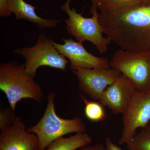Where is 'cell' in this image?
I'll return each instance as SVG.
<instances>
[{
    "label": "cell",
    "instance_id": "cell-1",
    "mask_svg": "<svg viewBox=\"0 0 150 150\" xmlns=\"http://www.w3.org/2000/svg\"><path fill=\"white\" fill-rule=\"evenodd\" d=\"M106 37L123 50H150V6H139L113 13H99Z\"/></svg>",
    "mask_w": 150,
    "mask_h": 150
},
{
    "label": "cell",
    "instance_id": "cell-2",
    "mask_svg": "<svg viewBox=\"0 0 150 150\" xmlns=\"http://www.w3.org/2000/svg\"><path fill=\"white\" fill-rule=\"evenodd\" d=\"M56 93L50 92L47 94V104L41 119L35 125L27 128L29 133L36 135L38 139V150H46L55 140L71 133H85V123L79 116L71 119L59 117L55 110Z\"/></svg>",
    "mask_w": 150,
    "mask_h": 150
},
{
    "label": "cell",
    "instance_id": "cell-3",
    "mask_svg": "<svg viewBox=\"0 0 150 150\" xmlns=\"http://www.w3.org/2000/svg\"><path fill=\"white\" fill-rule=\"evenodd\" d=\"M0 89L15 110L18 103L22 100L29 98L37 103L43 100V91L40 84L26 74L24 64L16 61L0 65Z\"/></svg>",
    "mask_w": 150,
    "mask_h": 150
},
{
    "label": "cell",
    "instance_id": "cell-4",
    "mask_svg": "<svg viewBox=\"0 0 150 150\" xmlns=\"http://www.w3.org/2000/svg\"><path fill=\"white\" fill-rule=\"evenodd\" d=\"M71 1L67 0L61 6L62 10L65 12L69 17L65 21L68 33L74 36L78 42L83 43L84 41H89L100 54L106 53L111 41L108 38L103 36L98 9L90 8L92 16L87 18L83 16L82 13H79L76 9L71 8Z\"/></svg>",
    "mask_w": 150,
    "mask_h": 150
},
{
    "label": "cell",
    "instance_id": "cell-5",
    "mask_svg": "<svg viewBox=\"0 0 150 150\" xmlns=\"http://www.w3.org/2000/svg\"><path fill=\"white\" fill-rule=\"evenodd\" d=\"M110 66L131 81L137 90L150 91V50L135 51L120 49L113 54Z\"/></svg>",
    "mask_w": 150,
    "mask_h": 150
},
{
    "label": "cell",
    "instance_id": "cell-6",
    "mask_svg": "<svg viewBox=\"0 0 150 150\" xmlns=\"http://www.w3.org/2000/svg\"><path fill=\"white\" fill-rule=\"evenodd\" d=\"M14 52L25 59V71L33 79L40 67L46 66L65 71L67 64L70 63L64 56L57 51L51 43L50 37L43 33L38 35L34 46L17 48Z\"/></svg>",
    "mask_w": 150,
    "mask_h": 150
},
{
    "label": "cell",
    "instance_id": "cell-7",
    "mask_svg": "<svg viewBox=\"0 0 150 150\" xmlns=\"http://www.w3.org/2000/svg\"><path fill=\"white\" fill-rule=\"evenodd\" d=\"M150 121V91L135 90L123 114V128L118 144H126L136 135L138 129Z\"/></svg>",
    "mask_w": 150,
    "mask_h": 150
},
{
    "label": "cell",
    "instance_id": "cell-8",
    "mask_svg": "<svg viewBox=\"0 0 150 150\" xmlns=\"http://www.w3.org/2000/svg\"><path fill=\"white\" fill-rule=\"evenodd\" d=\"M78 81L79 88L92 99L99 100L103 93L121 75L113 68L72 69Z\"/></svg>",
    "mask_w": 150,
    "mask_h": 150
},
{
    "label": "cell",
    "instance_id": "cell-9",
    "mask_svg": "<svg viewBox=\"0 0 150 150\" xmlns=\"http://www.w3.org/2000/svg\"><path fill=\"white\" fill-rule=\"evenodd\" d=\"M51 43L57 51L70 61V67L77 69H109L110 62L106 58L94 56L88 52L83 43L72 38H62L63 44L56 43L50 37Z\"/></svg>",
    "mask_w": 150,
    "mask_h": 150
},
{
    "label": "cell",
    "instance_id": "cell-10",
    "mask_svg": "<svg viewBox=\"0 0 150 150\" xmlns=\"http://www.w3.org/2000/svg\"><path fill=\"white\" fill-rule=\"evenodd\" d=\"M136 88L133 83L121 74L120 77L109 86L99 100L114 114H123L130 103Z\"/></svg>",
    "mask_w": 150,
    "mask_h": 150
},
{
    "label": "cell",
    "instance_id": "cell-11",
    "mask_svg": "<svg viewBox=\"0 0 150 150\" xmlns=\"http://www.w3.org/2000/svg\"><path fill=\"white\" fill-rule=\"evenodd\" d=\"M1 131L0 150H38L37 136L28 131L18 116L11 127Z\"/></svg>",
    "mask_w": 150,
    "mask_h": 150
},
{
    "label": "cell",
    "instance_id": "cell-12",
    "mask_svg": "<svg viewBox=\"0 0 150 150\" xmlns=\"http://www.w3.org/2000/svg\"><path fill=\"white\" fill-rule=\"evenodd\" d=\"M7 6L11 13L15 15L16 20H27L36 24L39 30L55 27L60 21L56 19H46L38 16L35 13L36 8L24 0H8Z\"/></svg>",
    "mask_w": 150,
    "mask_h": 150
},
{
    "label": "cell",
    "instance_id": "cell-13",
    "mask_svg": "<svg viewBox=\"0 0 150 150\" xmlns=\"http://www.w3.org/2000/svg\"><path fill=\"white\" fill-rule=\"evenodd\" d=\"M93 140L87 133H77L68 137H62L52 142L46 150H77L90 145Z\"/></svg>",
    "mask_w": 150,
    "mask_h": 150
},
{
    "label": "cell",
    "instance_id": "cell-14",
    "mask_svg": "<svg viewBox=\"0 0 150 150\" xmlns=\"http://www.w3.org/2000/svg\"><path fill=\"white\" fill-rule=\"evenodd\" d=\"M91 9L99 10V13H113L142 6L140 0H91Z\"/></svg>",
    "mask_w": 150,
    "mask_h": 150
},
{
    "label": "cell",
    "instance_id": "cell-15",
    "mask_svg": "<svg viewBox=\"0 0 150 150\" xmlns=\"http://www.w3.org/2000/svg\"><path fill=\"white\" fill-rule=\"evenodd\" d=\"M126 145L128 150H150V121Z\"/></svg>",
    "mask_w": 150,
    "mask_h": 150
},
{
    "label": "cell",
    "instance_id": "cell-16",
    "mask_svg": "<svg viewBox=\"0 0 150 150\" xmlns=\"http://www.w3.org/2000/svg\"><path fill=\"white\" fill-rule=\"evenodd\" d=\"M79 95L84 103L85 115L88 120L94 122L105 120L106 113L104 106L100 103L89 101L81 94Z\"/></svg>",
    "mask_w": 150,
    "mask_h": 150
},
{
    "label": "cell",
    "instance_id": "cell-17",
    "mask_svg": "<svg viewBox=\"0 0 150 150\" xmlns=\"http://www.w3.org/2000/svg\"><path fill=\"white\" fill-rule=\"evenodd\" d=\"M16 110L11 107L3 108L0 110V131H2L11 127L14 123L17 117Z\"/></svg>",
    "mask_w": 150,
    "mask_h": 150
},
{
    "label": "cell",
    "instance_id": "cell-18",
    "mask_svg": "<svg viewBox=\"0 0 150 150\" xmlns=\"http://www.w3.org/2000/svg\"><path fill=\"white\" fill-rule=\"evenodd\" d=\"M8 0H0V16L7 17L11 14L7 6Z\"/></svg>",
    "mask_w": 150,
    "mask_h": 150
},
{
    "label": "cell",
    "instance_id": "cell-19",
    "mask_svg": "<svg viewBox=\"0 0 150 150\" xmlns=\"http://www.w3.org/2000/svg\"><path fill=\"white\" fill-rule=\"evenodd\" d=\"M105 150H123L120 147L114 144L109 137L105 139Z\"/></svg>",
    "mask_w": 150,
    "mask_h": 150
},
{
    "label": "cell",
    "instance_id": "cell-20",
    "mask_svg": "<svg viewBox=\"0 0 150 150\" xmlns=\"http://www.w3.org/2000/svg\"><path fill=\"white\" fill-rule=\"evenodd\" d=\"M77 150H105V146L102 143L84 146Z\"/></svg>",
    "mask_w": 150,
    "mask_h": 150
},
{
    "label": "cell",
    "instance_id": "cell-21",
    "mask_svg": "<svg viewBox=\"0 0 150 150\" xmlns=\"http://www.w3.org/2000/svg\"><path fill=\"white\" fill-rule=\"evenodd\" d=\"M142 6H150V0H140Z\"/></svg>",
    "mask_w": 150,
    "mask_h": 150
},
{
    "label": "cell",
    "instance_id": "cell-22",
    "mask_svg": "<svg viewBox=\"0 0 150 150\" xmlns=\"http://www.w3.org/2000/svg\"><path fill=\"white\" fill-rule=\"evenodd\" d=\"M71 1H72V0H71ZM73 1H77V0H73Z\"/></svg>",
    "mask_w": 150,
    "mask_h": 150
}]
</instances>
